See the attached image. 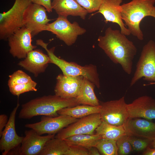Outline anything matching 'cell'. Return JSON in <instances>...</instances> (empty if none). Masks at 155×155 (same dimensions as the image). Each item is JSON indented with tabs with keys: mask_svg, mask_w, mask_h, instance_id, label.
Returning <instances> with one entry per match:
<instances>
[{
	"mask_svg": "<svg viewBox=\"0 0 155 155\" xmlns=\"http://www.w3.org/2000/svg\"><path fill=\"white\" fill-rule=\"evenodd\" d=\"M150 16L155 18V7L154 6Z\"/></svg>",
	"mask_w": 155,
	"mask_h": 155,
	"instance_id": "74e56055",
	"label": "cell"
},
{
	"mask_svg": "<svg viewBox=\"0 0 155 155\" xmlns=\"http://www.w3.org/2000/svg\"><path fill=\"white\" fill-rule=\"evenodd\" d=\"M88 13L98 11L104 0H75Z\"/></svg>",
	"mask_w": 155,
	"mask_h": 155,
	"instance_id": "4dcf8cb0",
	"label": "cell"
},
{
	"mask_svg": "<svg viewBox=\"0 0 155 155\" xmlns=\"http://www.w3.org/2000/svg\"><path fill=\"white\" fill-rule=\"evenodd\" d=\"M155 3V0H132L121 5L123 20L131 34L139 40L144 39L140 23L145 17L150 16Z\"/></svg>",
	"mask_w": 155,
	"mask_h": 155,
	"instance_id": "3957f363",
	"label": "cell"
},
{
	"mask_svg": "<svg viewBox=\"0 0 155 155\" xmlns=\"http://www.w3.org/2000/svg\"><path fill=\"white\" fill-rule=\"evenodd\" d=\"M128 140L133 150L140 151L149 147L152 140L128 135Z\"/></svg>",
	"mask_w": 155,
	"mask_h": 155,
	"instance_id": "f1b7e54d",
	"label": "cell"
},
{
	"mask_svg": "<svg viewBox=\"0 0 155 155\" xmlns=\"http://www.w3.org/2000/svg\"></svg>",
	"mask_w": 155,
	"mask_h": 155,
	"instance_id": "f35d334b",
	"label": "cell"
},
{
	"mask_svg": "<svg viewBox=\"0 0 155 155\" xmlns=\"http://www.w3.org/2000/svg\"><path fill=\"white\" fill-rule=\"evenodd\" d=\"M20 106L18 102L11 112L7 123L2 132L0 140V150L2 155H7L12 149L21 145L23 137L17 133L15 128L16 114Z\"/></svg>",
	"mask_w": 155,
	"mask_h": 155,
	"instance_id": "4fadbf2b",
	"label": "cell"
},
{
	"mask_svg": "<svg viewBox=\"0 0 155 155\" xmlns=\"http://www.w3.org/2000/svg\"><path fill=\"white\" fill-rule=\"evenodd\" d=\"M20 147L21 155H39L46 142L55 134L41 136L31 129L26 130Z\"/></svg>",
	"mask_w": 155,
	"mask_h": 155,
	"instance_id": "2e32d148",
	"label": "cell"
},
{
	"mask_svg": "<svg viewBox=\"0 0 155 155\" xmlns=\"http://www.w3.org/2000/svg\"><path fill=\"white\" fill-rule=\"evenodd\" d=\"M51 7L58 16H79L84 20L88 13L75 0H53Z\"/></svg>",
	"mask_w": 155,
	"mask_h": 155,
	"instance_id": "ffe728a7",
	"label": "cell"
},
{
	"mask_svg": "<svg viewBox=\"0 0 155 155\" xmlns=\"http://www.w3.org/2000/svg\"><path fill=\"white\" fill-rule=\"evenodd\" d=\"M33 3L40 5L44 7L47 12L51 13L53 10L51 7V0H31Z\"/></svg>",
	"mask_w": 155,
	"mask_h": 155,
	"instance_id": "d6a6232c",
	"label": "cell"
},
{
	"mask_svg": "<svg viewBox=\"0 0 155 155\" xmlns=\"http://www.w3.org/2000/svg\"><path fill=\"white\" fill-rule=\"evenodd\" d=\"M102 137L95 134L93 135L78 134L70 136L64 139L69 145H76L88 149L96 146Z\"/></svg>",
	"mask_w": 155,
	"mask_h": 155,
	"instance_id": "d4e9b609",
	"label": "cell"
},
{
	"mask_svg": "<svg viewBox=\"0 0 155 155\" xmlns=\"http://www.w3.org/2000/svg\"><path fill=\"white\" fill-rule=\"evenodd\" d=\"M95 147L101 155H118L116 141L102 138Z\"/></svg>",
	"mask_w": 155,
	"mask_h": 155,
	"instance_id": "484cf974",
	"label": "cell"
},
{
	"mask_svg": "<svg viewBox=\"0 0 155 155\" xmlns=\"http://www.w3.org/2000/svg\"><path fill=\"white\" fill-rule=\"evenodd\" d=\"M65 155H89L88 150L80 145H70Z\"/></svg>",
	"mask_w": 155,
	"mask_h": 155,
	"instance_id": "1f68e13d",
	"label": "cell"
},
{
	"mask_svg": "<svg viewBox=\"0 0 155 155\" xmlns=\"http://www.w3.org/2000/svg\"><path fill=\"white\" fill-rule=\"evenodd\" d=\"M102 121L99 113L90 115L79 119L64 128L57 133L55 137L64 140L74 135L94 134L96 129Z\"/></svg>",
	"mask_w": 155,
	"mask_h": 155,
	"instance_id": "9c48e42d",
	"label": "cell"
},
{
	"mask_svg": "<svg viewBox=\"0 0 155 155\" xmlns=\"http://www.w3.org/2000/svg\"><path fill=\"white\" fill-rule=\"evenodd\" d=\"M123 0H104L97 13L101 14L105 19V22L115 23L120 28L121 33L126 36L131 33L122 20L121 4Z\"/></svg>",
	"mask_w": 155,
	"mask_h": 155,
	"instance_id": "e0dca14e",
	"label": "cell"
},
{
	"mask_svg": "<svg viewBox=\"0 0 155 155\" xmlns=\"http://www.w3.org/2000/svg\"><path fill=\"white\" fill-rule=\"evenodd\" d=\"M37 45L40 46L46 51L50 59V63L57 66L65 75L81 76L93 83L98 88L100 87L99 75L96 66L92 64L82 66L73 62H69L57 56L54 53L55 47L49 49L48 44L41 39L36 40Z\"/></svg>",
	"mask_w": 155,
	"mask_h": 155,
	"instance_id": "277c9868",
	"label": "cell"
},
{
	"mask_svg": "<svg viewBox=\"0 0 155 155\" xmlns=\"http://www.w3.org/2000/svg\"><path fill=\"white\" fill-rule=\"evenodd\" d=\"M123 125L128 135L151 140L155 138V123L149 120L129 118Z\"/></svg>",
	"mask_w": 155,
	"mask_h": 155,
	"instance_id": "ac0fdd59",
	"label": "cell"
},
{
	"mask_svg": "<svg viewBox=\"0 0 155 155\" xmlns=\"http://www.w3.org/2000/svg\"><path fill=\"white\" fill-rule=\"evenodd\" d=\"M101 106H93L88 105H78L64 108L57 112L59 115L69 116L76 119H80L90 115L100 113Z\"/></svg>",
	"mask_w": 155,
	"mask_h": 155,
	"instance_id": "7402d4cb",
	"label": "cell"
},
{
	"mask_svg": "<svg viewBox=\"0 0 155 155\" xmlns=\"http://www.w3.org/2000/svg\"><path fill=\"white\" fill-rule=\"evenodd\" d=\"M80 105L75 98H66L56 95L37 98L22 104L18 117L30 119L38 115L56 117L59 110L65 107Z\"/></svg>",
	"mask_w": 155,
	"mask_h": 155,
	"instance_id": "7a4b0ae2",
	"label": "cell"
},
{
	"mask_svg": "<svg viewBox=\"0 0 155 155\" xmlns=\"http://www.w3.org/2000/svg\"><path fill=\"white\" fill-rule=\"evenodd\" d=\"M142 78L151 84H155V42L152 40L143 47L130 86L134 85Z\"/></svg>",
	"mask_w": 155,
	"mask_h": 155,
	"instance_id": "8992f818",
	"label": "cell"
},
{
	"mask_svg": "<svg viewBox=\"0 0 155 155\" xmlns=\"http://www.w3.org/2000/svg\"><path fill=\"white\" fill-rule=\"evenodd\" d=\"M116 143L118 155H128L133 150L127 135H125L121 137L116 141Z\"/></svg>",
	"mask_w": 155,
	"mask_h": 155,
	"instance_id": "f546056e",
	"label": "cell"
},
{
	"mask_svg": "<svg viewBox=\"0 0 155 155\" xmlns=\"http://www.w3.org/2000/svg\"><path fill=\"white\" fill-rule=\"evenodd\" d=\"M9 87L18 84H26L33 80L31 78L22 70H18L9 76Z\"/></svg>",
	"mask_w": 155,
	"mask_h": 155,
	"instance_id": "4316f807",
	"label": "cell"
},
{
	"mask_svg": "<svg viewBox=\"0 0 155 155\" xmlns=\"http://www.w3.org/2000/svg\"><path fill=\"white\" fill-rule=\"evenodd\" d=\"M149 147L155 149V138L152 140Z\"/></svg>",
	"mask_w": 155,
	"mask_h": 155,
	"instance_id": "8d00e7d4",
	"label": "cell"
},
{
	"mask_svg": "<svg viewBox=\"0 0 155 155\" xmlns=\"http://www.w3.org/2000/svg\"><path fill=\"white\" fill-rule=\"evenodd\" d=\"M95 134L102 138L117 141L122 136L126 135L123 125L116 126L102 121L96 129Z\"/></svg>",
	"mask_w": 155,
	"mask_h": 155,
	"instance_id": "603a6c76",
	"label": "cell"
},
{
	"mask_svg": "<svg viewBox=\"0 0 155 155\" xmlns=\"http://www.w3.org/2000/svg\"><path fill=\"white\" fill-rule=\"evenodd\" d=\"M45 31L50 32L70 46L74 43L78 36L84 34L86 30L76 22L71 23L67 18L58 16L54 22L47 24Z\"/></svg>",
	"mask_w": 155,
	"mask_h": 155,
	"instance_id": "52a82bcc",
	"label": "cell"
},
{
	"mask_svg": "<svg viewBox=\"0 0 155 155\" xmlns=\"http://www.w3.org/2000/svg\"><path fill=\"white\" fill-rule=\"evenodd\" d=\"M101 118L108 123L116 126L123 125L129 118L124 96L118 100L100 102Z\"/></svg>",
	"mask_w": 155,
	"mask_h": 155,
	"instance_id": "ba28073f",
	"label": "cell"
},
{
	"mask_svg": "<svg viewBox=\"0 0 155 155\" xmlns=\"http://www.w3.org/2000/svg\"><path fill=\"white\" fill-rule=\"evenodd\" d=\"M69 147L64 140L55 137L46 142L39 155H65Z\"/></svg>",
	"mask_w": 155,
	"mask_h": 155,
	"instance_id": "cb8c5ba5",
	"label": "cell"
},
{
	"mask_svg": "<svg viewBox=\"0 0 155 155\" xmlns=\"http://www.w3.org/2000/svg\"><path fill=\"white\" fill-rule=\"evenodd\" d=\"M31 0H15L12 7L0 13V39L5 40L24 26V15Z\"/></svg>",
	"mask_w": 155,
	"mask_h": 155,
	"instance_id": "5b68a950",
	"label": "cell"
},
{
	"mask_svg": "<svg viewBox=\"0 0 155 155\" xmlns=\"http://www.w3.org/2000/svg\"><path fill=\"white\" fill-rule=\"evenodd\" d=\"M50 63L48 55L39 49H34L29 52L24 59L20 61L18 65L37 77L44 72Z\"/></svg>",
	"mask_w": 155,
	"mask_h": 155,
	"instance_id": "d6986e66",
	"label": "cell"
},
{
	"mask_svg": "<svg viewBox=\"0 0 155 155\" xmlns=\"http://www.w3.org/2000/svg\"><path fill=\"white\" fill-rule=\"evenodd\" d=\"M37 83L33 80L26 84L13 85L9 87L11 93L18 97L21 94L30 91H36Z\"/></svg>",
	"mask_w": 155,
	"mask_h": 155,
	"instance_id": "83f0119b",
	"label": "cell"
},
{
	"mask_svg": "<svg viewBox=\"0 0 155 155\" xmlns=\"http://www.w3.org/2000/svg\"><path fill=\"white\" fill-rule=\"evenodd\" d=\"M88 149L89 155H101L98 150L95 146L92 147Z\"/></svg>",
	"mask_w": 155,
	"mask_h": 155,
	"instance_id": "e575fe53",
	"label": "cell"
},
{
	"mask_svg": "<svg viewBox=\"0 0 155 155\" xmlns=\"http://www.w3.org/2000/svg\"><path fill=\"white\" fill-rule=\"evenodd\" d=\"M84 78L60 74L56 78L54 89L55 94L66 98H75L78 96Z\"/></svg>",
	"mask_w": 155,
	"mask_h": 155,
	"instance_id": "5bb4252c",
	"label": "cell"
},
{
	"mask_svg": "<svg viewBox=\"0 0 155 155\" xmlns=\"http://www.w3.org/2000/svg\"><path fill=\"white\" fill-rule=\"evenodd\" d=\"M144 155H155V149L151 148L149 147L145 149L143 153Z\"/></svg>",
	"mask_w": 155,
	"mask_h": 155,
	"instance_id": "d590c367",
	"label": "cell"
},
{
	"mask_svg": "<svg viewBox=\"0 0 155 155\" xmlns=\"http://www.w3.org/2000/svg\"><path fill=\"white\" fill-rule=\"evenodd\" d=\"M47 10L40 5L32 3L24 15V26L31 32L32 37L45 31L47 25L52 20L48 18Z\"/></svg>",
	"mask_w": 155,
	"mask_h": 155,
	"instance_id": "8fae6325",
	"label": "cell"
},
{
	"mask_svg": "<svg viewBox=\"0 0 155 155\" xmlns=\"http://www.w3.org/2000/svg\"><path fill=\"white\" fill-rule=\"evenodd\" d=\"M78 119L66 115H59L56 117L43 116L40 121L27 124L25 126L34 130L40 135L45 134L55 135Z\"/></svg>",
	"mask_w": 155,
	"mask_h": 155,
	"instance_id": "30bf717a",
	"label": "cell"
},
{
	"mask_svg": "<svg viewBox=\"0 0 155 155\" xmlns=\"http://www.w3.org/2000/svg\"><path fill=\"white\" fill-rule=\"evenodd\" d=\"M127 106L129 118L155 119V99L151 96H140Z\"/></svg>",
	"mask_w": 155,
	"mask_h": 155,
	"instance_id": "9a60e30c",
	"label": "cell"
},
{
	"mask_svg": "<svg viewBox=\"0 0 155 155\" xmlns=\"http://www.w3.org/2000/svg\"><path fill=\"white\" fill-rule=\"evenodd\" d=\"M126 36L120 31L109 27L104 34L98 37V45L113 63L120 65L124 72L129 75L137 49Z\"/></svg>",
	"mask_w": 155,
	"mask_h": 155,
	"instance_id": "6da1fadb",
	"label": "cell"
},
{
	"mask_svg": "<svg viewBox=\"0 0 155 155\" xmlns=\"http://www.w3.org/2000/svg\"><path fill=\"white\" fill-rule=\"evenodd\" d=\"M8 120L6 115L3 114L0 115V137L1 136L3 129L6 125Z\"/></svg>",
	"mask_w": 155,
	"mask_h": 155,
	"instance_id": "836d02e7",
	"label": "cell"
},
{
	"mask_svg": "<svg viewBox=\"0 0 155 155\" xmlns=\"http://www.w3.org/2000/svg\"><path fill=\"white\" fill-rule=\"evenodd\" d=\"M95 86L87 79L84 78L78 94L76 98L80 104L97 106L100 102L94 92Z\"/></svg>",
	"mask_w": 155,
	"mask_h": 155,
	"instance_id": "44dd1931",
	"label": "cell"
},
{
	"mask_svg": "<svg viewBox=\"0 0 155 155\" xmlns=\"http://www.w3.org/2000/svg\"><path fill=\"white\" fill-rule=\"evenodd\" d=\"M30 31L24 26L10 35L7 38L9 53L14 57L24 59L28 53L36 46L32 44Z\"/></svg>",
	"mask_w": 155,
	"mask_h": 155,
	"instance_id": "7c38bea8",
	"label": "cell"
}]
</instances>
